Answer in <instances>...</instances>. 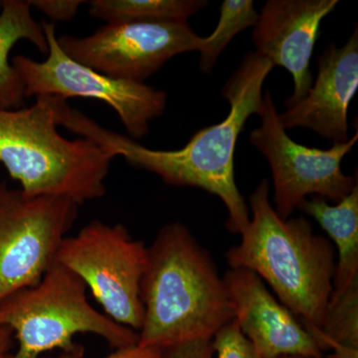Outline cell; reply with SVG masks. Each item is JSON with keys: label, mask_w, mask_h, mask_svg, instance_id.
Here are the masks:
<instances>
[{"label": "cell", "mask_w": 358, "mask_h": 358, "mask_svg": "<svg viewBox=\"0 0 358 358\" xmlns=\"http://www.w3.org/2000/svg\"><path fill=\"white\" fill-rule=\"evenodd\" d=\"M30 107L0 108V164L28 196L65 197L81 205L101 199L113 157L87 138L58 131L52 96Z\"/></svg>", "instance_id": "277c9868"}, {"label": "cell", "mask_w": 358, "mask_h": 358, "mask_svg": "<svg viewBox=\"0 0 358 358\" xmlns=\"http://www.w3.org/2000/svg\"><path fill=\"white\" fill-rule=\"evenodd\" d=\"M234 320L261 358L324 357L312 334L255 273L229 268L223 275Z\"/></svg>", "instance_id": "7c38bea8"}, {"label": "cell", "mask_w": 358, "mask_h": 358, "mask_svg": "<svg viewBox=\"0 0 358 358\" xmlns=\"http://www.w3.org/2000/svg\"><path fill=\"white\" fill-rule=\"evenodd\" d=\"M61 49L96 72L145 83L174 56L199 51L204 37L188 22L122 21L102 26L89 36L57 37Z\"/></svg>", "instance_id": "30bf717a"}, {"label": "cell", "mask_w": 358, "mask_h": 358, "mask_svg": "<svg viewBox=\"0 0 358 358\" xmlns=\"http://www.w3.org/2000/svg\"><path fill=\"white\" fill-rule=\"evenodd\" d=\"M358 87V29L343 47L331 42L319 56V72L307 95L279 114L285 129H312L334 143L348 138V108Z\"/></svg>", "instance_id": "4fadbf2b"}, {"label": "cell", "mask_w": 358, "mask_h": 358, "mask_svg": "<svg viewBox=\"0 0 358 358\" xmlns=\"http://www.w3.org/2000/svg\"><path fill=\"white\" fill-rule=\"evenodd\" d=\"M251 216L241 241L228 250L230 268H246L267 282L278 301L303 322L320 329L333 294L334 247L303 217L282 219L263 179L250 195Z\"/></svg>", "instance_id": "3957f363"}, {"label": "cell", "mask_w": 358, "mask_h": 358, "mask_svg": "<svg viewBox=\"0 0 358 358\" xmlns=\"http://www.w3.org/2000/svg\"><path fill=\"white\" fill-rule=\"evenodd\" d=\"M85 282L57 261L36 286L21 289L0 303V326L13 331L17 350L13 358H40L61 350L84 355L79 334L102 338L113 350L138 345V334L92 307Z\"/></svg>", "instance_id": "5b68a950"}, {"label": "cell", "mask_w": 358, "mask_h": 358, "mask_svg": "<svg viewBox=\"0 0 358 358\" xmlns=\"http://www.w3.org/2000/svg\"><path fill=\"white\" fill-rule=\"evenodd\" d=\"M260 117L261 126L251 131L249 141L270 164L273 206L280 217H292L308 196L324 197L338 203L358 185L357 173L346 176L341 169V162L355 148L358 133L327 150L300 145L282 126L268 90L263 95Z\"/></svg>", "instance_id": "ba28073f"}, {"label": "cell", "mask_w": 358, "mask_h": 358, "mask_svg": "<svg viewBox=\"0 0 358 358\" xmlns=\"http://www.w3.org/2000/svg\"><path fill=\"white\" fill-rule=\"evenodd\" d=\"M143 322L138 345L164 348L211 339L234 320L223 275L180 222L164 226L148 246L141 284Z\"/></svg>", "instance_id": "7a4b0ae2"}, {"label": "cell", "mask_w": 358, "mask_h": 358, "mask_svg": "<svg viewBox=\"0 0 358 358\" xmlns=\"http://www.w3.org/2000/svg\"><path fill=\"white\" fill-rule=\"evenodd\" d=\"M148 246L122 224L94 220L61 244L56 261L75 273L105 315L138 333L143 326L141 284Z\"/></svg>", "instance_id": "8992f818"}, {"label": "cell", "mask_w": 358, "mask_h": 358, "mask_svg": "<svg viewBox=\"0 0 358 358\" xmlns=\"http://www.w3.org/2000/svg\"><path fill=\"white\" fill-rule=\"evenodd\" d=\"M89 14L110 22H187L208 6L205 0H93Z\"/></svg>", "instance_id": "2e32d148"}, {"label": "cell", "mask_w": 358, "mask_h": 358, "mask_svg": "<svg viewBox=\"0 0 358 358\" xmlns=\"http://www.w3.org/2000/svg\"><path fill=\"white\" fill-rule=\"evenodd\" d=\"M29 1H0V108L24 107V86L9 54L20 40L31 42L41 53H48V43L41 24L33 18Z\"/></svg>", "instance_id": "9a60e30c"}, {"label": "cell", "mask_w": 358, "mask_h": 358, "mask_svg": "<svg viewBox=\"0 0 358 358\" xmlns=\"http://www.w3.org/2000/svg\"><path fill=\"white\" fill-rule=\"evenodd\" d=\"M305 327L322 352L334 350V357L358 358V281L329 300L320 329Z\"/></svg>", "instance_id": "e0dca14e"}, {"label": "cell", "mask_w": 358, "mask_h": 358, "mask_svg": "<svg viewBox=\"0 0 358 358\" xmlns=\"http://www.w3.org/2000/svg\"><path fill=\"white\" fill-rule=\"evenodd\" d=\"M299 209L320 224L338 249L331 296L336 298L358 281V185L338 203L329 204L324 197L310 196Z\"/></svg>", "instance_id": "5bb4252c"}, {"label": "cell", "mask_w": 358, "mask_h": 358, "mask_svg": "<svg viewBox=\"0 0 358 358\" xmlns=\"http://www.w3.org/2000/svg\"><path fill=\"white\" fill-rule=\"evenodd\" d=\"M14 336L6 326H0V358H13Z\"/></svg>", "instance_id": "603a6c76"}, {"label": "cell", "mask_w": 358, "mask_h": 358, "mask_svg": "<svg viewBox=\"0 0 358 358\" xmlns=\"http://www.w3.org/2000/svg\"><path fill=\"white\" fill-rule=\"evenodd\" d=\"M84 355H70L61 353L58 357H45L43 358H83ZM103 358H162V350L154 348H143L138 345L115 350L114 352Z\"/></svg>", "instance_id": "7402d4cb"}, {"label": "cell", "mask_w": 358, "mask_h": 358, "mask_svg": "<svg viewBox=\"0 0 358 358\" xmlns=\"http://www.w3.org/2000/svg\"><path fill=\"white\" fill-rule=\"evenodd\" d=\"M212 348L216 358H261L241 333L235 320L214 334Z\"/></svg>", "instance_id": "d6986e66"}, {"label": "cell", "mask_w": 358, "mask_h": 358, "mask_svg": "<svg viewBox=\"0 0 358 358\" xmlns=\"http://www.w3.org/2000/svg\"><path fill=\"white\" fill-rule=\"evenodd\" d=\"M30 6L44 13L51 22L72 21L80 6L86 3L81 0H30Z\"/></svg>", "instance_id": "ffe728a7"}, {"label": "cell", "mask_w": 358, "mask_h": 358, "mask_svg": "<svg viewBox=\"0 0 358 358\" xmlns=\"http://www.w3.org/2000/svg\"><path fill=\"white\" fill-rule=\"evenodd\" d=\"M259 13L252 0H225L220 7L217 26L209 36L204 37L199 50L200 69L210 74L224 49L240 32L254 27Z\"/></svg>", "instance_id": "ac0fdd59"}, {"label": "cell", "mask_w": 358, "mask_h": 358, "mask_svg": "<svg viewBox=\"0 0 358 358\" xmlns=\"http://www.w3.org/2000/svg\"><path fill=\"white\" fill-rule=\"evenodd\" d=\"M48 43V57L42 62L24 55L11 61L17 71L25 98L54 96L102 101L115 110L134 140L150 133V122L164 115L166 94L145 83L117 79L96 72L70 58L58 43L55 23L41 22Z\"/></svg>", "instance_id": "52a82bcc"}, {"label": "cell", "mask_w": 358, "mask_h": 358, "mask_svg": "<svg viewBox=\"0 0 358 358\" xmlns=\"http://www.w3.org/2000/svg\"><path fill=\"white\" fill-rule=\"evenodd\" d=\"M338 4V0H268L259 13L252 41L257 54L293 77L287 107L300 102L312 87L310 60L320 24Z\"/></svg>", "instance_id": "8fae6325"}, {"label": "cell", "mask_w": 358, "mask_h": 358, "mask_svg": "<svg viewBox=\"0 0 358 358\" xmlns=\"http://www.w3.org/2000/svg\"><path fill=\"white\" fill-rule=\"evenodd\" d=\"M78 206L65 197L28 196L0 185V303L41 281L76 221Z\"/></svg>", "instance_id": "9c48e42d"}, {"label": "cell", "mask_w": 358, "mask_h": 358, "mask_svg": "<svg viewBox=\"0 0 358 358\" xmlns=\"http://www.w3.org/2000/svg\"><path fill=\"white\" fill-rule=\"evenodd\" d=\"M320 358H336V357H334L333 355H327V357H326V355H324V357H322Z\"/></svg>", "instance_id": "d4e9b609"}, {"label": "cell", "mask_w": 358, "mask_h": 358, "mask_svg": "<svg viewBox=\"0 0 358 358\" xmlns=\"http://www.w3.org/2000/svg\"><path fill=\"white\" fill-rule=\"evenodd\" d=\"M279 358H308V357H294V355H287V357H281Z\"/></svg>", "instance_id": "cb8c5ba5"}, {"label": "cell", "mask_w": 358, "mask_h": 358, "mask_svg": "<svg viewBox=\"0 0 358 358\" xmlns=\"http://www.w3.org/2000/svg\"><path fill=\"white\" fill-rule=\"evenodd\" d=\"M0 185H1V182H0Z\"/></svg>", "instance_id": "484cf974"}, {"label": "cell", "mask_w": 358, "mask_h": 358, "mask_svg": "<svg viewBox=\"0 0 358 358\" xmlns=\"http://www.w3.org/2000/svg\"><path fill=\"white\" fill-rule=\"evenodd\" d=\"M274 66L248 52L224 85L222 96L230 112L222 122L200 129L179 150H160L141 145L124 134L103 128L81 110L55 102L58 126L95 143L115 159L157 174L167 185L196 187L222 200L228 212L226 227L241 234L248 227L249 208L235 180L234 157L238 138L250 115L263 110V86Z\"/></svg>", "instance_id": "6da1fadb"}, {"label": "cell", "mask_w": 358, "mask_h": 358, "mask_svg": "<svg viewBox=\"0 0 358 358\" xmlns=\"http://www.w3.org/2000/svg\"><path fill=\"white\" fill-rule=\"evenodd\" d=\"M162 358H214L211 339H197L162 348Z\"/></svg>", "instance_id": "44dd1931"}]
</instances>
